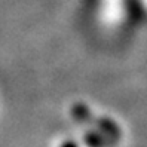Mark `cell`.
Listing matches in <instances>:
<instances>
[{
    "label": "cell",
    "mask_w": 147,
    "mask_h": 147,
    "mask_svg": "<svg viewBox=\"0 0 147 147\" xmlns=\"http://www.w3.org/2000/svg\"><path fill=\"white\" fill-rule=\"evenodd\" d=\"M61 147H77V144H76L74 141H65Z\"/></svg>",
    "instance_id": "obj_3"
},
{
    "label": "cell",
    "mask_w": 147,
    "mask_h": 147,
    "mask_svg": "<svg viewBox=\"0 0 147 147\" xmlns=\"http://www.w3.org/2000/svg\"><path fill=\"white\" fill-rule=\"evenodd\" d=\"M74 116L79 119V120H85L86 117H88V111H86V109L85 107H76L74 109Z\"/></svg>",
    "instance_id": "obj_2"
},
{
    "label": "cell",
    "mask_w": 147,
    "mask_h": 147,
    "mask_svg": "<svg viewBox=\"0 0 147 147\" xmlns=\"http://www.w3.org/2000/svg\"><path fill=\"white\" fill-rule=\"evenodd\" d=\"M85 141H86V144H88L89 147H102V146H104V140H102V137H100L98 134H94V132L86 134Z\"/></svg>",
    "instance_id": "obj_1"
}]
</instances>
